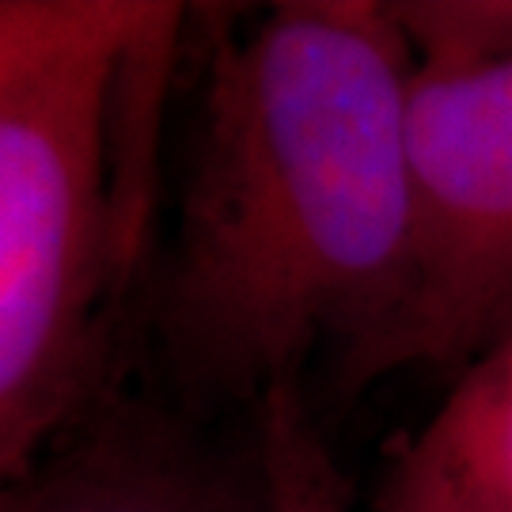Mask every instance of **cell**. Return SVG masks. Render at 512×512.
Segmentation results:
<instances>
[{"label": "cell", "instance_id": "1", "mask_svg": "<svg viewBox=\"0 0 512 512\" xmlns=\"http://www.w3.org/2000/svg\"><path fill=\"white\" fill-rule=\"evenodd\" d=\"M406 92L395 4L285 0L220 42L156 293L190 403L255 414L319 353L353 387L406 281Z\"/></svg>", "mask_w": 512, "mask_h": 512}, {"label": "cell", "instance_id": "5", "mask_svg": "<svg viewBox=\"0 0 512 512\" xmlns=\"http://www.w3.org/2000/svg\"><path fill=\"white\" fill-rule=\"evenodd\" d=\"M368 512H512V327L395 444Z\"/></svg>", "mask_w": 512, "mask_h": 512}, {"label": "cell", "instance_id": "8", "mask_svg": "<svg viewBox=\"0 0 512 512\" xmlns=\"http://www.w3.org/2000/svg\"><path fill=\"white\" fill-rule=\"evenodd\" d=\"M0 4H4V0H0Z\"/></svg>", "mask_w": 512, "mask_h": 512}, {"label": "cell", "instance_id": "7", "mask_svg": "<svg viewBox=\"0 0 512 512\" xmlns=\"http://www.w3.org/2000/svg\"><path fill=\"white\" fill-rule=\"evenodd\" d=\"M50 12V0H4L0 4V57L27 38Z\"/></svg>", "mask_w": 512, "mask_h": 512}, {"label": "cell", "instance_id": "3", "mask_svg": "<svg viewBox=\"0 0 512 512\" xmlns=\"http://www.w3.org/2000/svg\"><path fill=\"white\" fill-rule=\"evenodd\" d=\"M410 38V251L357 384L467 365L512 327V4H395Z\"/></svg>", "mask_w": 512, "mask_h": 512}, {"label": "cell", "instance_id": "2", "mask_svg": "<svg viewBox=\"0 0 512 512\" xmlns=\"http://www.w3.org/2000/svg\"><path fill=\"white\" fill-rule=\"evenodd\" d=\"M179 27L175 4L50 0L0 57V486L99 399L103 304L126 258V107Z\"/></svg>", "mask_w": 512, "mask_h": 512}, {"label": "cell", "instance_id": "6", "mask_svg": "<svg viewBox=\"0 0 512 512\" xmlns=\"http://www.w3.org/2000/svg\"><path fill=\"white\" fill-rule=\"evenodd\" d=\"M255 456L270 512H353L342 471L300 387L274 391L255 414Z\"/></svg>", "mask_w": 512, "mask_h": 512}, {"label": "cell", "instance_id": "4", "mask_svg": "<svg viewBox=\"0 0 512 512\" xmlns=\"http://www.w3.org/2000/svg\"><path fill=\"white\" fill-rule=\"evenodd\" d=\"M0 512H270V497L255 444L247 459H228L164 406L99 395L0 486Z\"/></svg>", "mask_w": 512, "mask_h": 512}]
</instances>
